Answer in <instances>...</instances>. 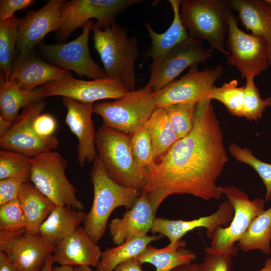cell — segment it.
Here are the masks:
<instances>
[{"label": "cell", "instance_id": "obj_29", "mask_svg": "<svg viewBox=\"0 0 271 271\" xmlns=\"http://www.w3.org/2000/svg\"><path fill=\"white\" fill-rule=\"evenodd\" d=\"M0 79L1 115L10 122L17 119L21 108L44 99L37 88L26 90L13 81H7L2 77Z\"/></svg>", "mask_w": 271, "mask_h": 271}, {"label": "cell", "instance_id": "obj_43", "mask_svg": "<svg viewBox=\"0 0 271 271\" xmlns=\"http://www.w3.org/2000/svg\"><path fill=\"white\" fill-rule=\"evenodd\" d=\"M34 3V0H1L0 20L13 17L15 12L29 8Z\"/></svg>", "mask_w": 271, "mask_h": 271}, {"label": "cell", "instance_id": "obj_33", "mask_svg": "<svg viewBox=\"0 0 271 271\" xmlns=\"http://www.w3.org/2000/svg\"><path fill=\"white\" fill-rule=\"evenodd\" d=\"M244 97V85L238 86L237 79L224 83L220 87L214 86L208 99L221 102L232 115L242 117Z\"/></svg>", "mask_w": 271, "mask_h": 271}, {"label": "cell", "instance_id": "obj_35", "mask_svg": "<svg viewBox=\"0 0 271 271\" xmlns=\"http://www.w3.org/2000/svg\"><path fill=\"white\" fill-rule=\"evenodd\" d=\"M228 151L237 161L250 166L256 172L266 188L265 201H270L271 199V164L259 160L254 156L250 150L246 148H242L234 143H231L229 146Z\"/></svg>", "mask_w": 271, "mask_h": 271}, {"label": "cell", "instance_id": "obj_48", "mask_svg": "<svg viewBox=\"0 0 271 271\" xmlns=\"http://www.w3.org/2000/svg\"><path fill=\"white\" fill-rule=\"evenodd\" d=\"M53 255L51 254L48 258L46 262L41 271H53L54 264Z\"/></svg>", "mask_w": 271, "mask_h": 271}, {"label": "cell", "instance_id": "obj_26", "mask_svg": "<svg viewBox=\"0 0 271 271\" xmlns=\"http://www.w3.org/2000/svg\"><path fill=\"white\" fill-rule=\"evenodd\" d=\"M184 240L170 243L162 248L149 244L134 259L141 263H149L156 267V271H171L174 268L189 263L197 258L196 254L185 248Z\"/></svg>", "mask_w": 271, "mask_h": 271}, {"label": "cell", "instance_id": "obj_22", "mask_svg": "<svg viewBox=\"0 0 271 271\" xmlns=\"http://www.w3.org/2000/svg\"><path fill=\"white\" fill-rule=\"evenodd\" d=\"M102 252L84 227H79L55 246L52 255L55 263L61 265L96 267Z\"/></svg>", "mask_w": 271, "mask_h": 271}, {"label": "cell", "instance_id": "obj_5", "mask_svg": "<svg viewBox=\"0 0 271 271\" xmlns=\"http://www.w3.org/2000/svg\"><path fill=\"white\" fill-rule=\"evenodd\" d=\"M230 10L227 1L182 0L180 14L190 37L207 42L227 57L225 43Z\"/></svg>", "mask_w": 271, "mask_h": 271}, {"label": "cell", "instance_id": "obj_16", "mask_svg": "<svg viewBox=\"0 0 271 271\" xmlns=\"http://www.w3.org/2000/svg\"><path fill=\"white\" fill-rule=\"evenodd\" d=\"M54 248L38 233L0 232V250L19 271H41Z\"/></svg>", "mask_w": 271, "mask_h": 271}, {"label": "cell", "instance_id": "obj_2", "mask_svg": "<svg viewBox=\"0 0 271 271\" xmlns=\"http://www.w3.org/2000/svg\"><path fill=\"white\" fill-rule=\"evenodd\" d=\"M94 47L107 77L120 80L129 91L136 90V63L140 55L138 40L129 37L127 26L115 21L102 30L93 26Z\"/></svg>", "mask_w": 271, "mask_h": 271}, {"label": "cell", "instance_id": "obj_24", "mask_svg": "<svg viewBox=\"0 0 271 271\" xmlns=\"http://www.w3.org/2000/svg\"><path fill=\"white\" fill-rule=\"evenodd\" d=\"M182 0H169L173 13V19L169 28L163 33L154 31L149 22L145 27L151 40V45L144 55V59L152 61L165 54L182 41L187 39L189 34L184 26L180 14Z\"/></svg>", "mask_w": 271, "mask_h": 271}, {"label": "cell", "instance_id": "obj_13", "mask_svg": "<svg viewBox=\"0 0 271 271\" xmlns=\"http://www.w3.org/2000/svg\"><path fill=\"white\" fill-rule=\"evenodd\" d=\"M93 21H88L83 27V32L75 39L66 43L40 45L43 56L55 66L73 71L80 77L86 76L93 79L107 76L92 58L88 40Z\"/></svg>", "mask_w": 271, "mask_h": 271}, {"label": "cell", "instance_id": "obj_40", "mask_svg": "<svg viewBox=\"0 0 271 271\" xmlns=\"http://www.w3.org/2000/svg\"><path fill=\"white\" fill-rule=\"evenodd\" d=\"M232 256L206 253L199 264V271H230L232 266Z\"/></svg>", "mask_w": 271, "mask_h": 271}, {"label": "cell", "instance_id": "obj_32", "mask_svg": "<svg viewBox=\"0 0 271 271\" xmlns=\"http://www.w3.org/2000/svg\"><path fill=\"white\" fill-rule=\"evenodd\" d=\"M20 19L15 16L0 20L1 77L9 81L16 58L18 26Z\"/></svg>", "mask_w": 271, "mask_h": 271}, {"label": "cell", "instance_id": "obj_21", "mask_svg": "<svg viewBox=\"0 0 271 271\" xmlns=\"http://www.w3.org/2000/svg\"><path fill=\"white\" fill-rule=\"evenodd\" d=\"M156 212L147 195L142 192L133 206L123 214L122 218L112 219L108 224L113 243L119 245L132 237L147 234L156 218Z\"/></svg>", "mask_w": 271, "mask_h": 271}, {"label": "cell", "instance_id": "obj_25", "mask_svg": "<svg viewBox=\"0 0 271 271\" xmlns=\"http://www.w3.org/2000/svg\"><path fill=\"white\" fill-rule=\"evenodd\" d=\"M86 213L66 206H56L40 227L38 233L56 246L80 227Z\"/></svg>", "mask_w": 271, "mask_h": 271}, {"label": "cell", "instance_id": "obj_27", "mask_svg": "<svg viewBox=\"0 0 271 271\" xmlns=\"http://www.w3.org/2000/svg\"><path fill=\"white\" fill-rule=\"evenodd\" d=\"M18 199L27 220L26 232L38 233L40 226L56 205L29 180L23 184Z\"/></svg>", "mask_w": 271, "mask_h": 271}, {"label": "cell", "instance_id": "obj_42", "mask_svg": "<svg viewBox=\"0 0 271 271\" xmlns=\"http://www.w3.org/2000/svg\"><path fill=\"white\" fill-rule=\"evenodd\" d=\"M56 126L55 118L48 113H41L35 118L32 124L35 133L41 138H49L54 136Z\"/></svg>", "mask_w": 271, "mask_h": 271}, {"label": "cell", "instance_id": "obj_38", "mask_svg": "<svg viewBox=\"0 0 271 271\" xmlns=\"http://www.w3.org/2000/svg\"><path fill=\"white\" fill-rule=\"evenodd\" d=\"M254 78H246L242 116L248 120L257 121L267 107L271 106V96L263 99L258 88L255 86Z\"/></svg>", "mask_w": 271, "mask_h": 271}, {"label": "cell", "instance_id": "obj_37", "mask_svg": "<svg viewBox=\"0 0 271 271\" xmlns=\"http://www.w3.org/2000/svg\"><path fill=\"white\" fill-rule=\"evenodd\" d=\"M128 135L131 151L137 164L141 168L148 170L155 161L152 141L147 122Z\"/></svg>", "mask_w": 271, "mask_h": 271}, {"label": "cell", "instance_id": "obj_7", "mask_svg": "<svg viewBox=\"0 0 271 271\" xmlns=\"http://www.w3.org/2000/svg\"><path fill=\"white\" fill-rule=\"evenodd\" d=\"M156 108L154 91L146 85L115 101L94 103L92 112L101 117L102 125L129 134L144 125Z\"/></svg>", "mask_w": 271, "mask_h": 271}, {"label": "cell", "instance_id": "obj_12", "mask_svg": "<svg viewBox=\"0 0 271 271\" xmlns=\"http://www.w3.org/2000/svg\"><path fill=\"white\" fill-rule=\"evenodd\" d=\"M198 66H191L179 79L175 80L160 90L154 92L157 108L183 103H198L208 99L214 83L222 76L223 68L218 65L200 71Z\"/></svg>", "mask_w": 271, "mask_h": 271}, {"label": "cell", "instance_id": "obj_52", "mask_svg": "<svg viewBox=\"0 0 271 271\" xmlns=\"http://www.w3.org/2000/svg\"><path fill=\"white\" fill-rule=\"evenodd\" d=\"M266 2L271 5V0H266Z\"/></svg>", "mask_w": 271, "mask_h": 271}, {"label": "cell", "instance_id": "obj_8", "mask_svg": "<svg viewBox=\"0 0 271 271\" xmlns=\"http://www.w3.org/2000/svg\"><path fill=\"white\" fill-rule=\"evenodd\" d=\"M223 194L234 211L233 219L227 227H219L215 232L206 253L236 255L239 247L235 245L244 234L253 220L264 210L265 200L255 198L250 200L244 191L234 186L221 187Z\"/></svg>", "mask_w": 271, "mask_h": 271}, {"label": "cell", "instance_id": "obj_20", "mask_svg": "<svg viewBox=\"0 0 271 271\" xmlns=\"http://www.w3.org/2000/svg\"><path fill=\"white\" fill-rule=\"evenodd\" d=\"M71 75V71L46 62L32 52L16 58L9 80L23 89L32 90Z\"/></svg>", "mask_w": 271, "mask_h": 271}, {"label": "cell", "instance_id": "obj_9", "mask_svg": "<svg viewBox=\"0 0 271 271\" xmlns=\"http://www.w3.org/2000/svg\"><path fill=\"white\" fill-rule=\"evenodd\" d=\"M228 31L225 47L229 55L227 63L235 67L242 79L255 78L270 66L266 42L260 36L241 30L230 10L227 17Z\"/></svg>", "mask_w": 271, "mask_h": 271}, {"label": "cell", "instance_id": "obj_23", "mask_svg": "<svg viewBox=\"0 0 271 271\" xmlns=\"http://www.w3.org/2000/svg\"><path fill=\"white\" fill-rule=\"evenodd\" d=\"M230 9L237 12L240 22L251 34L263 37L268 48L271 66V5L266 0L227 1Z\"/></svg>", "mask_w": 271, "mask_h": 271}, {"label": "cell", "instance_id": "obj_34", "mask_svg": "<svg viewBox=\"0 0 271 271\" xmlns=\"http://www.w3.org/2000/svg\"><path fill=\"white\" fill-rule=\"evenodd\" d=\"M31 164L29 158L8 150L0 151V180L10 178L29 180Z\"/></svg>", "mask_w": 271, "mask_h": 271}, {"label": "cell", "instance_id": "obj_45", "mask_svg": "<svg viewBox=\"0 0 271 271\" xmlns=\"http://www.w3.org/2000/svg\"><path fill=\"white\" fill-rule=\"evenodd\" d=\"M0 271H19L7 254L1 250Z\"/></svg>", "mask_w": 271, "mask_h": 271}, {"label": "cell", "instance_id": "obj_10", "mask_svg": "<svg viewBox=\"0 0 271 271\" xmlns=\"http://www.w3.org/2000/svg\"><path fill=\"white\" fill-rule=\"evenodd\" d=\"M142 0H72L65 1L60 9L61 26L56 36L67 39L77 28L91 19H96V27L104 30L116 21V16L128 8Z\"/></svg>", "mask_w": 271, "mask_h": 271}, {"label": "cell", "instance_id": "obj_19", "mask_svg": "<svg viewBox=\"0 0 271 271\" xmlns=\"http://www.w3.org/2000/svg\"><path fill=\"white\" fill-rule=\"evenodd\" d=\"M67 109L65 122L78 140L77 162L81 167L93 162L97 155L95 148L96 131L92 119L93 103L79 102L63 97Z\"/></svg>", "mask_w": 271, "mask_h": 271}, {"label": "cell", "instance_id": "obj_50", "mask_svg": "<svg viewBox=\"0 0 271 271\" xmlns=\"http://www.w3.org/2000/svg\"><path fill=\"white\" fill-rule=\"evenodd\" d=\"M258 271H271V258L266 259L264 266Z\"/></svg>", "mask_w": 271, "mask_h": 271}, {"label": "cell", "instance_id": "obj_47", "mask_svg": "<svg viewBox=\"0 0 271 271\" xmlns=\"http://www.w3.org/2000/svg\"><path fill=\"white\" fill-rule=\"evenodd\" d=\"M171 271H199V264L192 262L179 265Z\"/></svg>", "mask_w": 271, "mask_h": 271}, {"label": "cell", "instance_id": "obj_18", "mask_svg": "<svg viewBox=\"0 0 271 271\" xmlns=\"http://www.w3.org/2000/svg\"><path fill=\"white\" fill-rule=\"evenodd\" d=\"M234 209L230 202L225 201L221 203L217 210L213 214L191 220H170L163 217H156L150 231L166 236L170 243L179 240L187 232L197 228L206 229L208 237L211 239L219 227H227L234 216Z\"/></svg>", "mask_w": 271, "mask_h": 271}, {"label": "cell", "instance_id": "obj_44", "mask_svg": "<svg viewBox=\"0 0 271 271\" xmlns=\"http://www.w3.org/2000/svg\"><path fill=\"white\" fill-rule=\"evenodd\" d=\"M142 264L136 259H131L118 264L113 271H144Z\"/></svg>", "mask_w": 271, "mask_h": 271}, {"label": "cell", "instance_id": "obj_28", "mask_svg": "<svg viewBox=\"0 0 271 271\" xmlns=\"http://www.w3.org/2000/svg\"><path fill=\"white\" fill-rule=\"evenodd\" d=\"M162 234H145L135 236L127 239L120 245L106 248L102 252L95 271H113L119 264L135 258L154 241L162 238Z\"/></svg>", "mask_w": 271, "mask_h": 271}, {"label": "cell", "instance_id": "obj_39", "mask_svg": "<svg viewBox=\"0 0 271 271\" xmlns=\"http://www.w3.org/2000/svg\"><path fill=\"white\" fill-rule=\"evenodd\" d=\"M27 220L18 198L0 206V232H26Z\"/></svg>", "mask_w": 271, "mask_h": 271}, {"label": "cell", "instance_id": "obj_4", "mask_svg": "<svg viewBox=\"0 0 271 271\" xmlns=\"http://www.w3.org/2000/svg\"><path fill=\"white\" fill-rule=\"evenodd\" d=\"M95 144L97 155L109 176L121 185L142 192L148 170L137 164L129 135L102 125L96 131Z\"/></svg>", "mask_w": 271, "mask_h": 271}, {"label": "cell", "instance_id": "obj_31", "mask_svg": "<svg viewBox=\"0 0 271 271\" xmlns=\"http://www.w3.org/2000/svg\"><path fill=\"white\" fill-rule=\"evenodd\" d=\"M147 124L155 161L164 155L178 139L164 108H156Z\"/></svg>", "mask_w": 271, "mask_h": 271}, {"label": "cell", "instance_id": "obj_51", "mask_svg": "<svg viewBox=\"0 0 271 271\" xmlns=\"http://www.w3.org/2000/svg\"><path fill=\"white\" fill-rule=\"evenodd\" d=\"M74 271H93L90 266H79L74 267Z\"/></svg>", "mask_w": 271, "mask_h": 271}, {"label": "cell", "instance_id": "obj_6", "mask_svg": "<svg viewBox=\"0 0 271 271\" xmlns=\"http://www.w3.org/2000/svg\"><path fill=\"white\" fill-rule=\"evenodd\" d=\"M29 181L56 206L78 210L84 208L76 196L77 191L65 174L67 160L58 152L50 151L29 158Z\"/></svg>", "mask_w": 271, "mask_h": 271}, {"label": "cell", "instance_id": "obj_3", "mask_svg": "<svg viewBox=\"0 0 271 271\" xmlns=\"http://www.w3.org/2000/svg\"><path fill=\"white\" fill-rule=\"evenodd\" d=\"M90 176L93 187V202L83 223L86 231L97 244L105 232L112 212L120 206L129 209L138 198L139 191L113 180L97 155L93 162Z\"/></svg>", "mask_w": 271, "mask_h": 271}, {"label": "cell", "instance_id": "obj_15", "mask_svg": "<svg viewBox=\"0 0 271 271\" xmlns=\"http://www.w3.org/2000/svg\"><path fill=\"white\" fill-rule=\"evenodd\" d=\"M45 105L43 99L24 107L10 130L0 138L1 147L3 150L20 153L28 158L56 150L59 141L55 136L40 137L35 133L32 127L34 120L42 113Z\"/></svg>", "mask_w": 271, "mask_h": 271}, {"label": "cell", "instance_id": "obj_49", "mask_svg": "<svg viewBox=\"0 0 271 271\" xmlns=\"http://www.w3.org/2000/svg\"><path fill=\"white\" fill-rule=\"evenodd\" d=\"M53 271H74V267L61 265L54 266Z\"/></svg>", "mask_w": 271, "mask_h": 271}, {"label": "cell", "instance_id": "obj_14", "mask_svg": "<svg viewBox=\"0 0 271 271\" xmlns=\"http://www.w3.org/2000/svg\"><path fill=\"white\" fill-rule=\"evenodd\" d=\"M37 88L44 98L61 96L93 103L102 99H117L129 92L120 80L107 76L88 81L77 79L71 75Z\"/></svg>", "mask_w": 271, "mask_h": 271}, {"label": "cell", "instance_id": "obj_1", "mask_svg": "<svg viewBox=\"0 0 271 271\" xmlns=\"http://www.w3.org/2000/svg\"><path fill=\"white\" fill-rule=\"evenodd\" d=\"M211 101L197 104L191 131L149 167L143 191L155 211L172 195L190 194L207 201L221 198L216 182L229 159Z\"/></svg>", "mask_w": 271, "mask_h": 271}, {"label": "cell", "instance_id": "obj_46", "mask_svg": "<svg viewBox=\"0 0 271 271\" xmlns=\"http://www.w3.org/2000/svg\"><path fill=\"white\" fill-rule=\"evenodd\" d=\"M14 122L6 119L0 115V138L3 137L11 128Z\"/></svg>", "mask_w": 271, "mask_h": 271}, {"label": "cell", "instance_id": "obj_36", "mask_svg": "<svg viewBox=\"0 0 271 271\" xmlns=\"http://www.w3.org/2000/svg\"><path fill=\"white\" fill-rule=\"evenodd\" d=\"M197 103H183L164 107L178 140L192 129Z\"/></svg>", "mask_w": 271, "mask_h": 271}, {"label": "cell", "instance_id": "obj_41", "mask_svg": "<svg viewBox=\"0 0 271 271\" xmlns=\"http://www.w3.org/2000/svg\"><path fill=\"white\" fill-rule=\"evenodd\" d=\"M26 181L16 178L0 180V206L18 198L21 188Z\"/></svg>", "mask_w": 271, "mask_h": 271}, {"label": "cell", "instance_id": "obj_17", "mask_svg": "<svg viewBox=\"0 0 271 271\" xmlns=\"http://www.w3.org/2000/svg\"><path fill=\"white\" fill-rule=\"evenodd\" d=\"M65 1L50 0L39 10L30 11L20 19L17 46L18 55L33 52L34 47L48 33L57 32L61 26L60 9Z\"/></svg>", "mask_w": 271, "mask_h": 271}, {"label": "cell", "instance_id": "obj_11", "mask_svg": "<svg viewBox=\"0 0 271 271\" xmlns=\"http://www.w3.org/2000/svg\"><path fill=\"white\" fill-rule=\"evenodd\" d=\"M202 41L189 37L168 52L153 60L146 86L157 92L173 82L186 68L210 59L214 51Z\"/></svg>", "mask_w": 271, "mask_h": 271}, {"label": "cell", "instance_id": "obj_30", "mask_svg": "<svg viewBox=\"0 0 271 271\" xmlns=\"http://www.w3.org/2000/svg\"><path fill=\"white\" fill-rule=\"evenodd\" d=\"M270 241L271 207L253 220L236 245L244 252L259 250L269 255Z\"/></svg>", "mask_w": 271, "mask_h": 271}]
</instances>
